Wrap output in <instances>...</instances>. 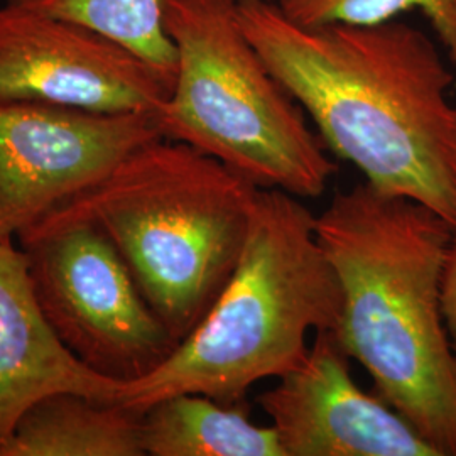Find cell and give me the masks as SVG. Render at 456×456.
<instances>
[{
    "mask_svg": "<svg viewBox=\"0 0 456 456\" xmlns=\"http://www.w3.org/2000/svg\"><path fill=\"white\" fill-rule=\"evenodd\" d=\"M247 37L323 142L387 195L456 228L453 73L428 34L401 20L303 28L273 0H237Z\"/></svg>",
    "mask_w": 456,
    "mask_h": 456,
    "instance_id": "6da1fadb",
    "label": "cell"
},
{
    "mask_svg": "<svg viewBox=\"0 0 456 456\" xmlns=\"http://www.w3.org/2000/svg\"><path fill=\"white\" fill-rule=\"evenodd\" d=\"M314 232L342 293L343 352L441 456H456V355L441 313L455 227L365 181L333 196Z\"/></svg>",
    "mask_w": 456,
    "mask_h": 456,
    "instance_id": "7a4b0ae2",
    "label": "cell"
},
{
    "mask_svg": "<svg viewBox=\"0 0 456 456\" xmlns=\"http://www.w3.org/2000/svg\"><path fill=\"white\" fill-rule=\"evenodd\" d=\"M441 313L456 355V228L448 245L441 274Z\"/></svg>",
    "mask_w": 456,
    "mask_h": 456,
    "instance_id": "9a60e30c",
    "label": "cell"
},
{
    "mask_svg": "<svg viewBox=\"0 0 456 456\" xmlns=\"http://www.w3.org/2000/svg\"><path fill=\"white\" fill-rule=\"evenodd\" d=\"M257 191L212 156L156 137L39 222H85L103 232L180 343L233 274Z\"/></svg>",
    "mask_w": 456,
    "mask_h": 456,
    "instance_id": "277c9868",
    "label": "cell"
},
{
    "mask_svg": "<svg viewBox=\"0 0 456 456\" xmlns=\"http://www.w3.org/2000/svg\"><path fill=\"white\" fill-rule=\"evenodd\" d=\"M281 14L303 28L372 26L419 11L446 49L456 73V0H273Z\"/></svg>",
    "mask_w": 456,
    "mask_h": 456,
    "instance_id": "5bb4252c",
    "label": "cell"
},
{
    "mask_svg": "<svg viewBox=\"0 0 456 456\" xmlns=\"http://www.w3.org/2000/svg\"><path fill=\"white\" fill-rule=\"evenodd\" d=\"M17 242L49 326L88 369L129 382L152 372L176 348L127 264L97 227L37 222Z\"/></svg>",
    "mask_w": 456,
    "mask_h": 456,
    "instance_id": "8992f818",
    "label": "cell"
},
{
    "mask_svg": "<svg viewBox=\"0 0 456 456\" xmlns=\"http://www.w3.org/2000/svg\"><path fill=\"white\" fill-rule=\"evenodd\" d=\"M156 137L154 114H92L0 100V242L17 240Z\"/></svg>",
    "mask_w": 456,
    "mask_h": 456,
    "instance_id": "52a82bcc",
    "label": "cell"
},
{
    "mask_svg": "<svg viewBox=\"0 0 456 456\" xmlns=\"http://www.w3.org/2000/svg\"><path fill=\"white\" fill-rule=\"evenodd\" d=\"M297 196L259 188L244 250L210 310L152 372L122 382L114 404L146 412L201 394L240 404L261 380L288 374L308 354V335L335 330L342 293Z\"/></svg>",
    "mask_w": 456,
    "mask_h": 456,
    "instance_id": "3957f363",
    "label": "cell"
},
{
    "mask_svg": "<svg viewBox=\"0 0 456 456\" xmlns=\"http://www.w3.org/2000/svg\"><path fill=\"white\" fill-rule=\"evenodd\" d=\"M257 404L286 456H441L384 399L360 389L333 330L314 333L306 357Z\"/></svg>",
    "mask_w": 456,
    "mask_h": 456,
    "instance_id": "9c48e42d",
    "label": "cell"
},
{
    "mask_svg": "<svg viewBox=\"0 0 456 456\" xmlns=\"http://www.w3.org/2000/svg\"><path fill=\"white\" fill-rule=\"evenodd\" d=\"M120 386L60 342L37 303L26 252L0 242V443L46 395L77 392L114 404Z\"/></svg>",
    "mask_w": 456,
    "mask_h": 456,
    "instance_id": "30bf717a",
    "label": "cell"
},
{
    "mask_svg": "<svg viewBox=\"0 0 456 456\" xmlns=\"http://www.w3.org/2000/svg\"><path fill=\"white\" fill-rule=\"evenodd\" d=\"M141 440L151 456H286L273 424L257 426L240 404L201 394L173 395L147 409Z\"/></svg>",
    "mask_w": 456,
    "mask_h": 456,
    "instance_id": "7c38bea8",
    "label": "cell"
},
{
    "mask_svg": "<svg viewBox=\"0 0 456 456\" xmlns=\"http://www.w3.org/2000/svg\"><path fill=\"white\" fill-rule=\"evenodd\" d=\"M134 411L77 392L39 399L0 443V456H144Z\"/></svg>",
    "mask_w": 456,
    "mask_h": 456,
    "instance_id": "8fae6325",
    "label": "cell"
},
{
    "mask_svg": "<svg viewBox=\"0 0 456 456\" xmlns=\"http://www.w3.org/2000/svg\"><path fill=\"white\" fill-rule=\"evenodd\" d=\"M171 80L112 39L24 5H0V100L92 114H154Z\"/></svg>",
    "mask_w": 456,
    "mask_h": 456,
    "instance_id": "ba28073f",
    "label": "cell"
},
{
    "mask_svg": "<svg viewBox=\"0 0 456 456\" xmlns=\"http://www.w3.org/2000/svg\"><path fill=\"white\" fill-rule=\"evenodd\" d=\"M102 34L158 68L171 83L176 49L164 28L166 0H7Z\"/></svg>",
    "mask_w": 456,
    "mask_h": 456,
    "instance_id": "4fadbf2b",
    "label": "cell"
},
{
    "mask_svg": "<svg viewBox=\"0 0 456 456\" xmlns=\"http://www.w3.org/2000/svg\"><path fill=\"white\" fill-rule=\"evenodd\" d=\"M176 49L164 139L212 156L262 190L318 198L337 173L308 115L247 37L237 0H166Z\"/></svg>",
    "mask_w": 456,
    "mask_h": 456,
    "instance_id": "5b68a950",
    "label": "cell"
}]
</instances>
